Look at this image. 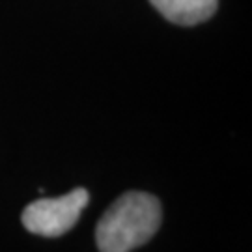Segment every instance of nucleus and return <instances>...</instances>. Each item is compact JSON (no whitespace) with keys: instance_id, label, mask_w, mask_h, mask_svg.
<instances>
[{"instance_id":"f257e3e1","label":"nucleus","mask_w":252,"mask_h":252,"mask_svg":"<svg viewBox=\"0 0 252 252\" xmlns=\"http://www.w3.org/2000/svg\"><path fill=\"white\" fill-rule=\"evenodd\" d=\"M162 209L157 196L129 190L108 207L95 226L99 252H131L146 245L161 226Z\"/></svg>"},{"instance_id":"f03ea898","label":"nucleus","mask_w":252,"mask_h":252,"mask_svg":"<svg viewBox=\"0 0 252 252\" xmlns=\"http://www.w3.org/2000/svg\"><path fill=\"white\" fill-rule=\"evenodd\" d=\"M88 202V190L79 187L58 198H39L28 204L21 215V220L32 234L43 237H60L77 224Z\"/></svg>"},{"instance_id":"7ed1b4c3","label":"nucleus","mask_w":252,"mask_h":252,"mask_svg":"<svg viewBox=\"0 0 252 252\" xmlns=\"http://www.w3.org/2000/svg\"><path fill=\"white\" fill-rule=\"evenodd\" d=\"M162 17L181 25L194 27L215 15L219 0H150Z\"/></svg>"}]
</instances>
